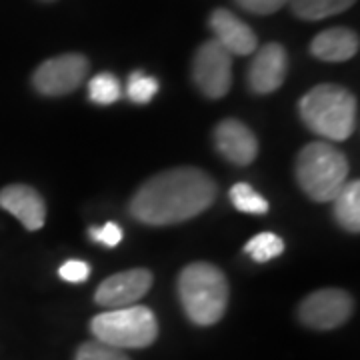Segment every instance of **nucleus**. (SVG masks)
Segmentation results:
<instances>
[{
	"mask_svg": "<svg viewBox=\"0 0 360 360\" xmlns=\"http://www.w3.org/2000/svg\"><path fill=\"white\" fill-rule=\"evenodd\" d=\"M243 11L252 14H272L281 11L288 0H234Z\"/></svg>",
	"mask_w": 360,
	"mask_h": 360,
	"instance_id": "24",
	"label": "nucleus"
},
{
	"mask_svg": "<svg viewBox=\"0 0 360 360\" xmlns=\"http://www.w3.org/2000/svg\"><path fill=\"white\" fill-rule=\"evenodd\" d=\"M217 198V184L198 168H172L146 180L130 200V214L144 224L167 226L205 212Z\"/></svg>",
	"mask_w": 360,
	"mask_h": 360,
	"instance_id": "1",
	"label": "nucleus"
},
{
	"mask_svg": "<svg viewBox=\"0 0 360 360\" xmlns=\"http://www.w3.org/2000/svg\"><path fill=\"white\" fill-rule=\"evenodd\" d=\"M58 274H60V278L66 281V283H84L90 276V266L84 260H68V262H65L60 266Z\"/></svg>",
	"mask_w": 360,
	"mask_h": 360,
	"instance_id": "23",
	"label": "nucleus"
},
{
	"mask_svg": "<svg viewBox=\"0 0 360 360\" xmlns=\"http://www.w3.org/2000/svg\"><path fill=\"white\" fill-rule=\"evenodd\" d=\"M300 118L326 141H347L356 127V98L342 86L321 84L302 96Z\"/></svg>",
	"mask_w": 360,
	"mask_h": 360,
	"instance_id": "2",
	"label": "nucleus"
},
{
	"mask_svg": "<svg viewBox=\"0 0 360 360\" xmlns=\"http://www.w3.org/2000/svg\"><path fill=\"white\" fill-rule=\"evenodd\" d=\"M0 206L22 222L28 231H39L46 220L44 200L34 188L25 184H11L0 191Z\"/></svg>",
	"mask_w": 360,
	"mask_h": 360,
	"instance_id": "13",
	"label": "nucleus"
},
{
	"mask_svg": "<svg viewBox=\"0 0 360 360\" xmlns=\"http://www.w3.org/2000/svg\"><path fill=\"white\" fill-rule=\"evenodd\" d=\"M292 13L304 20H322L348 11L356 0H288Z\"/></svg>",
	"mask_w": 360,
	"mask_h": 360,
	"instance_id": "16",
	"label": "nucleus"
},
{
	"mask_svg": "<svg viewBox=\"0 0 360 360\" xmlns=\"http://www.w3.org/2000/svg\"><path fill=\"white\" fill-rule=\"evenodd\" d=\"M288 58L281 44L270 42L257 52L255 60L248 68V84L257 94H270L281 89L286 78Z\"/></svg>",
	"mask_w": 360,
	"mask_h": 360,
	"instance_id": "10",
	"label": "nucleus"
},
{
	"mask_svg": "<svg viewBox=\"0 0 360 360\" xmlns=\"http://www.w3.org/2000/svg\"><path fill=\"white\" fill-rule=\"evenodd\" d=\"M77 360H130L124 350L115 347H108L101 340H90L84 342L77 350Z\"/></svg>",
	"mask_w": 360,
	"mask_h": 360,
	"instance_id": "21",
	"label": "nucleus"
},
{
	"mask_svg": "<svg viewBox=\"0 0 360 360\" xmlns=\"http://www.w3.org/2000/svg\"><path fill=\"white\" fill-rule=\"evenodd\" d=\"M310 52L326 63H345L359 52V34L345 26L328 28L314 37Z\"/></svg>",
	"mask_w": 360,
	"mask_h": 360,
	"instance_id": "14",
	"label": "nucleus"
},
{
	"mask_svg": "<svg viewBox=\"0 0 360 360\" xmlns=\"http://www.w3.org/2000/svg\"><path fill=\"white\" fill-rule=\"evenodd\" d=\"M352 309V298L348 292L340 288H322L300 302L298 316L310 328L333 330L350 319Z\"/></svg>",
	"mask_w": 360,
	"mask_h": 360,
	"instance_id": "7",
	"label": "nucleus"
},
{
	"mask_svg": "<svg viewBox=\"0 0 360 360\" xmlns=\"http://www.w3.org/2000/svg\"><path fill=\"white\" fill-rule=\"evenodd\" d=\"M44 2H52V0H44Z\"/></svg>",
	"mask_w": 360,
	"mask_h": 360,
	"instance_id": "25",
	"label": "nucleus"
},
{
	"mask_svg": "<svg viewBox=\"0 0 360 360\" xmlns=\"http://www.w3.org/2000/svg\"><path fill=\"white\" fill-rule=\"evenodd\" d=\"M296 179L316 202H333L348 182V160L330 142H310L296 158Z\"/></svg>",
	"mask_w": 360,
	"mask_h": 360,
	"instance_id": "4",
	"label": "nucleus"
},
{
	"mask_svg": "<svg viewBox=\"0 0 360 360\" xmlns=\"http://www.w3.org/2000/svg\"><path fill=\"white\" fill-rule=\"evenodd\" d=\"M179 296L186 316L198 326H210L224 316L229 283L222 270L208 262H194L180 272Z\"/></svg>",
	"mask_w": 360,
	"mask_h": 360,
	"instance_id": "3",
	"label": "nucleus"
},
{
	"mask_svg": "<svg viewBox=\"0 0 360 360\" xmlns=\"http://www.w3.org/2000/svg\"><path fill=\"white\" fill-rule=\"evenodd\" d=\"M335 217L348 232L360 231V182L348 180L335 198Z\"/></svg>",
	"mask_w": 360,
	"mask_h": 360,
	"instance_id": "15",
	"label": "nucleus"
},
{
	"mask_svg": "<svg viewBox=\"0 0 360 360\" xmlns=\"http://www.w3.org/2000/svg\"><path fill=\"white\" fill-rule=\"evenodd\" d=\"M210 28L214 32V40L232 56H246L257 51V34L231 11L217 8L210 16Z\"/></svg>",
	"mask_w": 360,
	"mask_h": 360,
	"instance_id": "12",
	"label": "nucleus"
},
{
	"mask_svg": "<svg viewBox=\"0 0 360 360\" xmlns=\"http://www.w3.org/2000/svg\"><path fill=\"white\" fill-rule=\"evenodd\" d=\"M193 78L205 96L222 98L232 84V54L214 39L205 42L194 54Z\"/></svg>",
	"mask_w": 360,
	"mask_h": 360,
	"instance_id": "6",
	"label": "nucleus"
},
{
	"mask_svg": "<svg viewBox=\"0 0 360 360\" xmlns=\"http://www.w3.org/2000/svg\"><path fill=\"white\" fill-rule=\"evenodd\" d=\"M90 330L108 347L129 350V348L150 347L158 336V322L155 312L146 307H124L110 309L94 316L90 322Z\"/></svg>",
	"mask_w": 360,
	"mask_h": 360,
	"instance_id": "5",
	"label": "nucleus"
},
{
	"mask_svg": "<svg viewBox=\"0 0 360 360\" xmlns=\"http://www.w3.org/2000/svg\"><path fill=\"white\" fill-rule=\"evenodd\" d=\"M158 89H160V84H158V80L155 77H148L142 70H136L129 77L127 96L134 104H146L155 98Z\"/></svg>",
	"mask_w": 360,
	"mask_h": 360,
	"instance_id": "20",
	"label": "nucleus"
},
{
	"mask_svg": "<svg viewBox=\"0 0 360 360\" xmlns=\"http://www.w3.org/2000/svg\"><path fill=\"white\" fill-rule=\"evenodd\" d=\"M89 234L94 243H101V245L108 246V248L118 246L120 240H122V229L116 222H106L101 229H90Z\"/></svg>",
	"mask_w": 360,
	"mask_h": 360,
	"instance_id": "22",
	"label": "nucleus"
},
{
	"mask_svg": "<svg viewBox=\"0 0 360 360\" xmlns=\"http://www.w3.org/2000/svg\"><path fill=\"white\" fill-rule=\"evenodd\" d=\"M153 286V274L146 269H132L112 274L98 288L94 300L104 309H124L139 302Z\"/></svg>",
	"mask_w": 360,
	"mask_h": 360,
	"instance_id": "9",
	"label": "nucleus"
},
{
	"mask_svg": "<svg viewBox=\"0 0 360 360\" xmlns=\"http://www.w3.org/2000/svg\"><path fill=\"white\" fill-rule=\"evenodd\" d=\"M89 75V60L82 54H63L44 60L34 72V86L40 94L63 96L80 86Z\"/></svg>",
	"mask_w": 360,
	"mask_h": 360,
	"instance_id": "8",
	"label": "nucleus"
},
{
	"mask_svg": "<svg viewBox=\"0 0 360 360\" xmlns=\"http://www.w3.org/2000/svg\"><path fill=\"white\" fill-rule=\"evenodd\" d=\"M245 250L255 258L257 262H269L272 258L281 257L284 250V243L281 236L272 234V232H262L252 236L248 243H246Z\"/></svg>",
	"mask_w": 360,
	"mask_h": 360,
	"instance_id": "19",
	"label": "nucleus"
},
{
	"mask_svg": "<svg viewBox=\"0 0 360 360\" xmlns=\"http://www.w3.org/2000/svg\"><path fill=\"white\" fill-rule=\"evenodd\" d=\"M122 96V86L118 78L110 72H101L89 82V98L94 104L108 106Z\"/></svg>",
	"mask_w": 360,
	"mask_h": 360,
	"instance_id": "17",
	"label": "nucleus"
},
{
	"mask_svg": "<svg viewBox=\"0 0 360 360\" xmlns=\"http://www.w3.org/2000/svg\"><path fill=\"white\" fill-rule=\"evenodd\" d=\"M214 142L219 153L232 165L246 167L250 165L258 155V141L252 130L240 120H222L214 130Z\"/></svg>",
	"mask_w": 360,
	"mask_h": 360,
	"instance_id": "11",
	"label": "nucleus"
},
{
	"mask_svg": "<svg viewBox=\"0 0 360 360\" xmlns=\"http://www.w3.org/2000/svg\"><path fill=\"white\" fill-rule=\"evenodd\" d=\"M231 200L236 210L246 212V214H266L269 212V202L246 182H238L231 188Z\"/></svg>",
	"mask_w": 360,
	"mask_h": 360,
	"instance_id": "18",
	"label": "nucleus"
}]
</instances>
